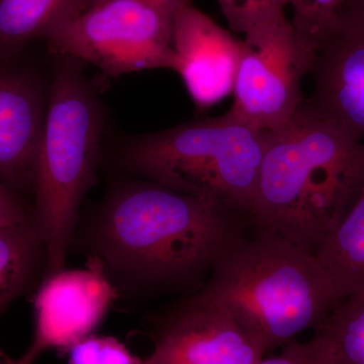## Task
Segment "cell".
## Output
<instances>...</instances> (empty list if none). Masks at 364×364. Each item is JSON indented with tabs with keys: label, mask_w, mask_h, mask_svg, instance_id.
Returning a JSON list of instances; mask_svg holds the SVG:
<instances>
[{
	"label": "cell",
	"mask_w": 364,
	"mask_h": 364,
	"mask_svg": "<svg viewBox=\"0 0 364 364\" xmlns=\"http://www.w3.org/2000/svg\"><path fill=\"white\" fill-rule=\"evenodd\" d=\"M105 269L150 287L188 284L248 235L252 221L208 198L157 182H135L109 196L97 225Z\"/></svg>",
	"instance_id": "obj_1"
},
{
	"label": "cell",
	"mask_w": 364,
	"mask_h": 364,
	"mask_svg": "<svg viewBox=\"0 0 364 364\" xmlns=\"http://www.w3.org/2000/svg\"><path fill=\"white\" fill-rule=\"evenodd\" d=\"M363 189L364 141L304 102L267 133L252 225L315 252Z\"/></svg>",
	"instance_id": "obj_2"
},
{
	"label": "cell",
	"mask_w": 364,
	"mask_h": 364,
	"mask_svg": "<svg viewBox=\"0 0 364 364\" xmlns=\"http://www.w3.org/2000/svg\"><path fill=\"white\" fill-rule=\"evenodd\" d=\"M254 229L215 263L203 289L269 353L317 329L346 296L315 252L272 230Z\"/></svg>",
	"instance_id": "obj_3"
},
{
	"label": "cell",
	"mask_w": 364,
	"mask_h": 364,
	"mask_svg": "<svg viewBox=\"0 0 364 364\" xmlns=\"http://www.w3.org/2000/svg\"><path fill=\"white\" fill-rule=\"evenodd\" d=\"M56 58L32 193V219L44 243L46 277L65 267L79 207L95 179L104 129V109L82 63Z\"/></svg>",
	"instance_id": "obj_4"
},
{
	"label": "cell",
	"mask_w": 364,
	"mask_h": 364,
	"mask_svg": "<svg viewBox=\"0 0 364 364\" xmlns=\"http://www.w3.org/2000/svg\"><path fill=\"white\" fill-rule=\"evenodd\" d=\"M267 136L228 111L136 136L122 162L147 181L215 200L252 221Z\"/></svg>",
	"instance_id": "obj_5"
},
{
	"label": "cell",
	"mask_w": 364,
	"mask_h": 364,
	"mask_svg": "<svg viewBox=\"0 0 364 364\" xmlns=\"http://www.w3.org/2000/svg\"><path fill=\"white\" fill-rule=\"evenodd\" d=\"M172 25L142 0H83L45 40L55 56L91 64L109 77L174 71Z\"/></svg>",
	"instance_id": "obj_6"
},
{
	"label": "cell",
	"mask_w": 364,
	"mask_h": 364,
	"mask_svg": "<svg viewBox=\"0 0 364 364\" xmlns=\"http://www.w3.org/2000/svg\"><path fill=\"white\" fill-rule=\"evenodd\" d=\"M240 33L244 38L229 112L268 133L287 124L305 102L301 82L312 70L314 53L284 7L261 9Z\"/></svg>",
	"instance_id": "obj_7"
},
{
	"label": "cell",
	"mask_w": 364,
	"mask_h": 364,
	"mask_svg": "<svg viewBox=\"0 0 364 364\" xmlns=\"http://www.w3.org/2000/svg\"><path fill=\"white\" fill-rule=\"evenodd\" d=\"M142 364H254L267 350L224 304L207 291L182 299L157 318Z\"/></svg>",
	"instance_id": "obj_8"
},
{
	"label": "cell",
	"mask_w": 364,
	"mask_h": 364,
	"mask_svg": "<svg viewBox=\"0 0 364 364\" xmlns=\"http://www.w3.org/2000/svg\"><path fill=\"white\" fill-rule=\"evenodd\" d=\"M117 298L116 287L95 255L85 267L47 275L33 301L32 342L14 364H33L45 352L67 350L90 336Z\"/></svg>",
	"instance_id": "obj_9"
},
{
	"label": "cell",
	"mask_w": 364,
	"mask_h": 364,
	"mask_svg": "<svg viewBox=\"0 0 364 364\" xmlns=\"http://www.w3.org/2000/svg\"><path fill=\"white\" fill-rule=\"evenodd\" d=\"M306 105L364 141V23L336 14L318 33Z\"/></svg>",
	"instance_id": "obj_10"
},
{
	"label": "cell",
	"mask_w": 364,
	"mask_h": 364,
	"mask_svg": "<svg viewBox=\"0 0 364 364\" xmlns=\"http://www.w3.org/2000/svg\"><path fill=\"white\" fill-rule=\"evenodd\" d=\"M172 46L174 71L198 109H210L233 93L241 41L231 33L189 4L174 18Z\"/></svg>",
	"instance_id": "obj_11"
},
{
	"label": "cell",
	"mask_w": 364,
	"mask_h": 364,
	"mask_svg": "<svg viewBox=\"0 0 364 364\" xmlns=\"http://www.w3.org/2000/svg\"><path fill=\"white\" fill-rule=\"evenodd\" d=\"M48 97L31 72L0 64V181L21 196L33 193Z\"/></svg>",
	"instance_id": "obj_12"
},
{
	"label": "cell",
	"mask_w": 364,
	"mask_h": 364,
	"mask_svg": "<svg viewBox=\"0 0 364 364\" xmlns=\"http://www.w3.org/2000/svg\"><path fill=\"white\" fill-rule=\"evenodd\" d=\"M315 254L345 296L364 294V189Z\"/></svg>",
	"instance_id": "obj_13"
},
{
	"label": "cell",
	"mask_w": 364,
	"mask_h": 364,
	"mask_svg": "<svg viewBox=\"0 0 364 364\" xmlns=\"http://www.w3.org/2000/svg\"><path fill=\"white\" fill-rule=\"evenodd\" d=\"M83 0H0V59L46 39Z\"/></svg>",
	"instance_id": "obj_14"
},
{
	"label": "cell",
	"mask_w": 364,
	"mask_h": 364,
	"mask_svg": "<svg viewBox=\"0 0 364 364\" xmlns=\"http://www.w3.org/2000/svg\"><path fill=\"white\" fill-rule=\"evenodd\" d=\"M45 262L33 219L0 226V312L30 289Z\"/></svg>",
	"instance_id": "obj_15"
},
{
	"label": "cell",
	"mask_w": 364,
	"mask_h": 364,
	"mask_svg": "<svg viewBox=\"0 0 364 364\" xmlns=\"http://www.w3.org/2000/svg\"><path fill=\"white\" fill-rule=\"evenodd\" d=\"M315 331L331 340L336 364H364V294L342 299Z\"/></svg>",
	"instance_id": "obj_16"
},
{
	"label": "cell",
	"mask_w": 364,
	"mask_h": 364,
	"mask_svg": "<svg viewBox=\"0 0 364 364\" xmlns=\"http://www.w3.org/2000/svg\"><path fill=\"white\" fill-rule=\"evenodd\" d=\"M68 364H142L121 341L109 336L90 335L72 345Z\"/></svg>",
	"instance_id": "obj_17"
},
{
	"label": "cell",
	"mask_w": 364,
	"mask_h": 364,
	"mask_svg": "<svg viewBox=\"0 0 364 364\" xmlns=\"http://www.w3.org/2000/svg\"><path fill=\"white\" fill-rule=\"evenodd\" d=\"M341 0H298L291 23L304 44L315 54L318 33L336 16Z\"/></svg>",
	"instance_id": "obj_18"
},
{
	"label": "cell",
	"mask_w": 364,
	"mask_h": 364,
	"mask_svg": "<svg viewBox=\"0 0 364 364\" xmlns=\"http://www.w3.org/2000/svg\"><path fill=\"white\" fill-rule=\"evenodd\" d=\"M254 364H336V358L331 340L316 332L306 341L287 342L277 355L263 358Z\"/></svg>",
	"instance_id": "obj_19"
},
{
	"label": "cell",
	"mask_w": 364,
	"mask_h": 364,
	"mask_svg": "<svg viewBox=\"0 0 364 364\" xmlns=\"http://www.w3.org/2000/svg\"><path fill=\"white\" fill-rule=\"evenodd\" d=\"M298 0H217L225 18L234 32L240 33L249 18L261 9L269 6H296Z\"/></svg>",
	"instance_id": "obj_20"
},
{
	"label": "cell",
	"mask_w": 364,
	"mask_h": 364,
	"mask_svg": "<svg viewBox=\"0 0 364 364\" xmlns=\"http://www.w3.org/2000/svg\"><path fill=\"white\" fill-rule=\"evenodd\" d=\"M32 219V207L23 196L0 181V226Z\"/></svg>",
	"instance_id": "obj_21"
},
{
	"label": "cell",
	"mask_w": 364,
	"mask_h": 364,
	"mask_svg": "<svg viewBox=\"0 0 364 364\" xmlns=\"http://www.w3.org/2000/svg\"><path fill=\"white\" fill-rule=\"evenodd\" d=\"M142 1L156 9L172 23H173L176 14L183 7L191 4V0H142Z\"/></svg>",
	"instance_id": "obj_22"
},
{
	"label": "cell",
	"mask_w": 364,
	"mask_h": 364,
	"mask_svg": "<svg viewBox=\"0 0 364 364\" xmlns=\"http://www.w3.org/2000/svg\"><path fill=\"white\" fill-rule=\"evenodd\" d=\"M337 14L364 23V0H341Z\"/></svg>",
	"instance_id": "obj_23"
},
{
	"label": "cell",
	"mask_w": 364,
	"mask_h": 364,
	"mask_svg": "<svg viewBox=\"0 0 364 364\" xmlns=\"http://www.w3.org/2000/svg\"><path fill=\"white\" fill-rule=\"evenodd\" d=\"M16 363V360L7 356L2 349L0 348V364H14Z\"/></svg>",
	"instance_id": "obj_24"
}]
</instances>
